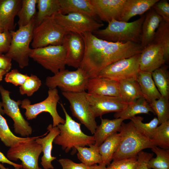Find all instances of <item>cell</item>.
<instances>
[{"mask_svg":"<svg viewBox=\"0 0 169 169\" xmlns=\"http://www.w3.org/2000/svg\"><path fill=\"white\" fill-rule=\"evenodd\" d=\"M85 45L83 60L79 68L89 79L96 77L103 69L119 60L140 53V44L132 42H112L100 39L92 33L81 34Z\"/></svg>","mask_w":169,"mask_h":169,"instance_id":"cell-1","label":"cell"},{"mask_svg":"<svg viewBox=\"0 0 169 169\" xmlns=\"http://www.w3.org/2000/svg\"><path fill=\"white\" fill-rule=\"evenodd\" d=\"M119 132L120 143L113 160L136 157L142 150L157 146L136 128L131 120L127 123L122 122Z\"/></svg>","mask_w":169,"mask_h":169,"instance_id":"cell-2","label":"cell"},{"mask_svg":"<svg viewBox=\"0 0 169 169\" xmlns=\"http://www.w3.org/2000/svg\"><path fill=\"white\" fill-rule=\"evenodd\" d=\"M145 15L128 22L112 20L106 27L93 33L97 38L112 42H132L140 44L141 27Z\"/></svg>","mask_w":169,"mask_h":169,"instance_id":"cell-3","label":"cell"},{"mask_svg":"<svg viewBox=\"0 0 169 169\" xmlns=\"http://www.w3.org/2000/svg\"><path fill=\"white\" fill-rule=\"evenodd\" d=\"M60 105L65 115V122L57 126L60 132L53 142L61 146L62 150L66 153L73 149L74 154L76 151V146L84 147L94 144V136H89L83 132L81 129V124L73 119L62 103Z\"/></svg>","mask_w":169,"mask_h":169,"instance_id":"cell-4","label":"cell"},{"mask_svg":"<svg viewBox=\"0 0 169 169\" xmlns=\"http://www.w3.org/2000/svg\"><path fill=\"white\" fill-rule=\"evenodd\" d=\"M35 26V18L27 25L11 31V42L5 55L16 62L21 69L28 66L32 49L29 45L32 42L33 31Z\"/></svg>","mask_w":169,"mask_h":169,"instance_id":"cell-5","label":"cell"},{"mask_svg":"<svg viewBox=\"0 0 169 169\" xmlns=\"http://www.w3.org/2000/svg\"><path fill=\"white\" fill-rule=\"evenodd\" d=\"M54 14L44 18L33 31V49L62 45L67 32L56 20Z\"/></svg>","mask_w":169,"mask_h":169,"instance_id":"cell-6","label":"cell"},{"mask_svg":"<svg viewBox=\"0 0 169 169\" xmlns=\"http://www.w3.org/2000/svg\"><path fill=\"white\" fill-rule=\"evenodd\" d=\"M42 136L29 137L10 147L7 154V158L11 161L20 160L24 169H42L39 166L38 159L42 148L35 141Z\"/></svg>","mask_w":169,"mask_h":169,"instance_id":"cell-7","label":"cell"},{"mask_svg":"<svg viewBox=\"0 0 169 169\" xmlns=\"http://www.w3.org/2000/svg\"><path fill=\"white\" fill-rule=\"evenodd\" d=\"M89 79L84 71L78 68L74 71L65 69L52 76H48L45 84L49 89L58 87L64 92H79L85 91Z\"/></svg>","mask_w":169,"mask_h":169,"instance_id":"cell-8","label":"cell"},{"mask_svg":"<svg viewBox=\"0 0 169 169\" xmlns=\"http://www.w3.org/2000/svg\"><path fill=\"white\" fill-rule=\"evenodd\" d=\"M59 100L60 97L57 88L49 89L48 96L43 101L31 104L28 99H24L21 101V107L25 110V115L28 120L36 118L42 112L49 113L52 118L53 126L55 127L60 124H64L65 122V120L59 115L57 111V105Z\"/></svg>","mask_w":169,"mask_h":169,"instance_id":"cell-9","label":"cell"},{"mask_svg":"<svg viewBox=\"0 0 169 169\" xmlns=\"http://www.w3.org/2000/svg\"><path fill=\"white\" fill-rule=\"evenodd\" d=\"M29 58L54 74L65 69L66 51L63 45L32 49Z\"/></svg>","mask_w":169,"mask_h":169,"instance_id":"cell-10","label":"cell"},{"mask_svg":"<svg viewBox=\"0 0 169 169\" xmlns=\"http://www.w3.org/2000/svg\"><path fill=\"white\" fill-rule=\"evenodd\" d=\"M140 53L121 59L107 66L96 77L120 82L126 79H136L140 71L139 59Z\"/></svg>","mask_w":169,"mask_h":169,"instance_id":"cell-11","label":"cell"},{"mask_svg":"<svg viewBox=\"0 0 169 169\" xmlns=\"http://www.w3.org/2000/svg\"><path fill=\"white\" fill-rule=\"evenodd\" d=\"M85 91L79 92H62L63 96L70 103L72 115L94 134L97 125L86 97Z\"/></svg>","mask_w":169,"mask_h":169,"instance_id":"cell-12","label":"cell"},{"mask_svg":"<svg viewBox=\"0 0 169 169\" xmlns=\"http://www.w3.org/2000/svg\"><path fill=\"white\" fill-rule=\"evenodd\" d=\"M54 17L67 32L80 35L87 32L93 33L104 25L96 21L94 18L80 13L63 14L59 12L55 14Z\"/></svg>","mask_w":169,"mask_h":169,"instance_id":"cell-13","label":"cell"},{"mask_svg":"<svg viewBox=\"0 0 169 169\" xmlns=\"http://www.w3.org/2000/svg\"><path fill=\"white\" fill-rule=\"evenodd\" d=\"M0 93L4 113L13 120L15 132L24 137L31 134L32 128L24 118L19 108L21 101L18 100L15 101L11 99L10 96V92L5 89L2 85H0Z\"/></svg>","mask_w":169,"mask_h":169,"instance_id":"cell-14","label":"cell"},{"mask_svg":"<svg viewBox=\"0 0 169 169\" xmlns=\"http://www.w3.org/2000/svg\"><path fill=\"white\" fill-rule=\"evenodd\" d=\"M86 97L95 118L112 112L121 111L128 104L120 97L91 94L87 92Z\"/></svg>","mask_w":169,"mask_h":169,"instance_id":"cell-15","label":"cell"},{"mask_svg":"<svg viewBox=\"0 0 169 169\" xmlns=\"http://www.w3.org/2000/svg\"><path fill=\"white\" fill-rule=\"evenodd\" d=\"M62 45L66 51V65L78 68L83 60L85 45L81 35L68 32L64 36Z\"/></svg>","mask_w":169,"mask_h":169,"instance_id":"cell-16","label":"cell"},{"mask_svg":"<svg viewBox=\"0 0 169 169\" xmlns=\"http://www.w3.org/2000/svg\"><path fill=\"white\" fill-rule=\"evenodd\" d=\"M165 63L162 45L151 43L142 49L139 59L140 71L152 73Z\"/></svg>","mask_w":169,"mask_h":169,"instance_id":"cell-17","label":"cell"},{"mask_svg":"<svg viewBox=\"0 0 169 169\" xmlns=\"http://www.w3.org/2000/svg\"><path fill=\"white\" fill-rule=\"evenodd\" d=\"M96 16L108 23L119 21L125 0H90Z\"/></svg>","mask_w":169,"mask_h":169,"instance_id":"cell-18","label":"cell"},{"mask_svg":"<svg viewBox=\"0 0 169 169\" xmlns=\"http://www.w3.org/2000/svg\"><path fill=\"white\" fill-rule=\"evenodd\" d=\"M86 90L89 94L120 97L119 82L96 77L89 79Z\"/></svg>","mask_w":169,"mask_h":169,"instance_id":"cell-19","label":"cell"},{"mask_svg":"<svg viewBox=\"0 0 169 169\" xmlns=\"http://www.w3.org/2000/svg\"><path fill=\"white\" fill-rule=\"evenodd\" d=\"M47 129L49 133L45 136L41 138L39 137L35 141L42 146L43 154L40 163L43 167L44 169H54L52 162L56 157L52 156V144L55 137L59 134L60 131L57 126L53 127L51 124L49 125Z\"/></svg>","mask_w":169,"mask_h":169,"instance_id":"cell-20","label":"cell"},{"mask_svg":"<svg viewBox=\"0 0 169 169\" xmlns=\"http://www.w3.org/2000/svg\"><path fill=\"white\" fill-rule=\"evenodd\" d=\"M21 0H0V25L4 30L13 31L14 19L21 7Z\"/></svg>","mask_w":169,"mask_h":169,"instance_id":"cell-21","label":"cell"},{"mask_svg":"<svg viewBox=\"0 0 169 169\" xmlns=\"http://www.w3.org/2000/svg\"><path fill=\"white\" fill-rule=\"evenodd\" d=\"M162 20L152 8L145 15L141 29L140 45L142 49L152 42L156 30Z\"/></svg>","mask_w":169,"mask_h":169,"instance_id":"cell-22","label":"cell"},{"mask_svg":"<svg viewBox=\"0 0 169 169\" xmlns=\"http://www.w3.org/2000/svg\"><path fill=\"white\" fill-rule=\"evenodd\" d=\"M159 0H125L120 21L128 22L132 17L142 15Z\"/></svg>","mask_w":169,"mask_h":169,"instance_id":"cell-23","label":"cell"},{"mask_svg":"<svg viewBox=\"0 0 169 169\" xmlns=\"http://www.w3.org/2000/svg\"><path fill=\"white\" fill-rule=\"evenodd\" d=\"M59 2L60 12L63 14L78 13L93 18L96 16L90 0H59Z\"/></svg>","mask_w":169,"mask_h":169,"instance_id":"cell-24","label":"cell"},{"mask_svg":"<svg viewBox=\"0 0 169 169\" xmlns=\"http://www.w3.org/2000/svg\"><path fill=\"white\" fill-rule=\"evenodd\" d=\"M100 118L101 124L97 125L93 135L94 144L98 147L110 136L120 131L121 124L124 120L121 118L110 120L103 119L101 117Z\"/></svg>","mask_w":169,"mask_h":169,"instance_id":"cell-25","label":"cell"},{"mask_svg":"<svg viewBox=\"0 0 169 169\" xmlns=\"http://www.w3.org/2000/svg\"><path fill=\"white\" fill-rule=\"evenodd\" d=\"M136 80L139 85L143 97L149 103L161 96L154 83L151 73L140 71Z\"/></svg>","mask_w":169,"mask_h":169,"instance_id":"cell-26","label":"cell"},{"mask_svg":"<svg viewBox=\"0 0 169 169\" xmlns=\"http://www.w3.org/2000/svg\"><path fill=\"white\" fill-rule=\"evenodd\" d=\"M150 112L155 114L149 103L144 97H141L129 103L127 107L121 111L115 113L114 117L124 120L131 119L137 114H149Z\"/></svg>","mask_w":169,"mask_h":169,"instance_id":"cell-27","label":"cell"},{"mask_svg":"<svg viewBox=\"0 0 169 169\" xmlns=\"http://www.w3.org/2000/svg\"><path fill=\"white\" fill-rule=\"evenodd\" d=\"M119 82L120 97L125 102L129 104L143 97L139 85L136 80H124Z\"/></svg>","mask_w":169,"mask_h":169,"instance_id":"cell-28","label":"cell"},{"mask_svg":"<svg viewBox=\"0 0 169 169\" xmlns=\"http://www.w3.org/2000/svg\"><path fill=\"white\" fill-rule=\"evenodd\" d=\"M119 133H115L107 137L98 146L99 153L102 157V163L109 165L112 160L114 153L116 151L120 141Z\"/></svg>","mask_w":169,"mask_h":169,"instance_id":"cell-29","label":"cell"},{"mask_svg":"<svg viewBox=\"0 0 169 169\" xmlns=\"http://www.w3.org/2000/svg\"><path fill=\"white\" fill-rule=\"evenodd\" d=\"M88 146L89 147L78 146L75 147L78 152V159L81 163L88 166L102 163V157L99 153L98 147L94 144Z\"/></svg>","mask_w":169,"mask_h":169,"instance_id":"cell-30","label":"cell"},{"mask_svg":"<svg viewBox=\"0 0 169 169\" xmlns=\"http://www.w3.org/2000/svg\"><path fill=\"white\" fill-rule=\"evenodd\" d=\"M38 11L35 18V26L45 18L60 12L59 0H37Z\"/></svg>","mask_w":169,"mask_h":169,"instance_id":"cell-31","label":"cell"},{"mask_svg":"<svg viewBox=\"0 0 169 169\" xmlns=\"http://www.w3.org/2000/svg\"><path fill=\"white\" fill-rule=\"evenodd\" d=\"M21 7L17 16L19 28L28 24L36 16L37 0H22Z\"/></svg>","mask_w":169,"mask_h":169,"instance_id":"cell-32","label":"cell"},{"mask_svg":"<svg viewBox=\"0 0 169 169\" xmlns=\"http://www.w3.org/2000/svg\"><path fill=\"white\" fill-rule=\"evenodd\" d=\"M154 83L161 96H169V74L166 66H162L151 73Z\"/></svg>","mask_w":169,"mask_h":169,"instance_id":"cell-33","label":"cell"},{"mask_svg":"<svg viewBox=\"0 0 169 169\" xmlns=\"http://www.w3.org/2000/svg\"><path fill=\"white\" fill-rule=\"evenodd\" d=\"M151 43L161 44L164 51L165 62L169 59V23L162 20L156 31Z\"/></svg>","mask_w":169,"mask_h":169,"instance_id":"cell-34","label":"cell"},{"mask_svg":"<svg viewBox=\"0 0 169 169\" xmlns=\"http://www.w3.org/2000/svg\"><path fill=\"white\" fill-rule=\"evenodd\" d=\"M151 151L156 155L155 158H151L147 163L150 169H169V150L155 146Z\"/></svg>","mask_w":169,"mask_h":169,"instance_id":"cell-35","label":"cell"},{"mask_svg":"<svg viewBox=\"0 0 169 169\" xmlns=\"http://www.w3.org/2000/svg\"><path fill=\"white\" fill-rule=\"evenodd\" d=\"M29 137H20L15 136L10 130L6 120L0 113V139L5 146L10 147Z\"/></svg>","mask_w":169,"mask_h":169,"instance_id":"cell-36","label":"cell"},{"mask_svg":"<svg viewBox=\"0 0 169 169\" xmlns=\"http://www.w3.org/2000/svg\"><path fill=\"white\" fill-rule=\"evenodd\" d=\"M149 104L157 116L159 124L169 120V97L161 96Z\"/></svg>","mask_w":169,"mask_h":169,"instance_id":"cell-37","label":"cell"},{"mask_svg":"<svg viewBox=\"0 0 169 169\" xmlns=\"http://www.w3.org/2000/svg\"><path fill=\"white\" fill-rule=\"evenodd\" d=\"M131 120L136 128L146 136L152 140L159 124V120L157 117H155L148 123H143V118L139 116H135Z\"/></svg>","mask_w":169,"mask_h":169,"instance_id":"cell-38","label":"cell"},{"mask_svg":"<svg viewBox=\"0 0 169 169\" xmlns=\"http://www.w3.org/2000/svg\"><path fill=\"white\" fill-rule=\"evenodd\" d=\"M152 140L157 146L164 149L169 148V120L157 127Z\"/></svg>","mask_w":169,"mask_h":169,"instance_id":"cell-39","label":"cell"},{"mask_svg":"<svg viewBox=\"0 0 169 169\" xmlns=\"http://www.w3.org/2000/svg\"><path fill=\"white\" fill-rule=\"evenodd\" d=\"M42 84L40 79L36 75L31 74L19 88L20 94L30 96L37 91Z\"/></svg>","mask_w":169,"mask_h":169,"instance_id":"cell-40","label":"cell"},{"mask_svg":"<svg viewBox=\"0 0 169 169\" xmlns=\"http://www.w3.org/2000/svg\"><path fill=\"white\" fill-rule=\"evenodd\" d=\"M138 164L137 156L113 160L109 165L116 169H136Z\"/></svg>","mask_w":169,"mask_h":169,"instance_id":"cell-41","label":"cell"},{"mask_svg":"<svg viewBox=\"0 0 169 169\" xmlns=\"http://www.w3.org/2000/svg\"><path fill=\"white\" fill-rule=\"evenodd\" d=\"M28 77L27 74L21 73L17 69H14L6 74L4 79L6 82L11 83L15 86H21Z\"/></svg>","mask_w":169,"mask_h":169,"instance_id":"cell-42","label":"cell"},{"mask_svg":"<svg viewBox=\"0 0 169 169\" xmlns=\"http://www.w3.org/2000/svg\"><path fill=\"white\" fill-rule=\"evenodd\" d=\"M152 8L162 18L169 23V3L166 0H159Z\"/></svg>","mask_w":169,"mask_h":169,"instance_id":"cell-43","label":"cell"},{"mask_svg":"<svg viewBox=\"0 0 169 169\" xmlns=\"http://www.w3.org/2000/svg\"><path fill=\"white\" fill-rule=\"evenodd\" d=\"M12 35L11 31L4 30L0 33V54L7 52L10 46Z\"/></svg>","mask_w":169,"mask_h":169,"instance_id":"cell-44","label":"cell"},{"mask_svg":"<svg viewBox=\"0 0 169 169\" xmlns=\"http://www.w3.org/2000/svg\"><path fill=\"white\" fill-rule=\"evenodd\" d=\"M58 161L62 169H88V167L82 163H76L68 158H61Z\"/></svg>","mask_w":169,"mask_h":169,"instance_id":"cell-45","label":"cell"},{"mask_svg":"<svg viewBox=\"0 0 169 169\" xmlns=\"http://www.w3.org/2000/svg\"><path fill=\"white\" fill-rule=\"evenodd\" d=\"M153 155L142 151H140L137 155L138 164L136 169H150L147 166V163Z\"/></svg>","mask_w":169,"mask_h":169,"instance_id":"cell-46","label":"cell"},{"mask_svg":"<svg viewBox=\"0 0 169 169\" xmlns=\"http://www.w3.org/2000/svg\"><path fill=\"white\" fill-rule=\"evenodd\" d=\"M12 60L5 55L0 54V69L8 72L12 67Z\"/></svg>","mask_w":169,"mask_h":169,"instance_id":"cell-47","label":"cell"},{"mask_svg":"<svg viewBox=\"0 0 169 169\" xmlns=\"http://www.w3.org/2000/svg\"><path fill=\"white\" fill-rule=\"evenodd\" d=\"M7 163L13 166L14 168H22L21 164L14 163L9 160L7 157L1 151H0V163Z\"/></svg>","mask_w":169,"mask_h":169,"instance_id":"cell-48","label":"cell"},{"mask_svg":"<svg viewBox=\"0 0 169 169\" xmlns=\"http://www.w3.org/2000/svg\"><path fill=\"white\" fill-rule=\"evenodd\" d=\"M88 169H106V166L102 163L98 165L95 164L88 166Z\"/></svg>","mask_w":169,"mask_h":169,"instance_id":"cell-49","label":"cell"},{"mask_svg":"<svg viewBox=\"0 0 169 169\" xmlns=\"http://www.w3.org/2000/svg\"><path fill=\"white\" fill-rule=\"evenodd\" d=\"M7 73L6 71L0 69V82L2 80L3 76Z\"/></svg>","mask_w":169,"mask_h":169,"instance_id":"cell-50","label":"cell"},{"mask_svg":"<svg viewBox=\"0 0 169 169\" xmlns=\"http://www.w3.org/2000/svg\"><path fill=\"white\" fill-rule=\"evenodd\" d=\"M2 102L0 101V113L2 115L4 114L3 109Z\"/></svg>","mask_w":169,"mask_h":169,"instance_id":"cell-51","label":"cell"},{"mask_svg":"<svg viewBox=\"0 0 169 169\" xmlns=\"http://www.w3.org/2000/svg\"><path fill=\"white\" fill-rule=\"evenodd\" d=\"M0 169H10L8 168L5 167L3 164L0 163ZM14 169H22V168H15Z\"/></svg>","mask_w":169,"mask_h":169,"instance_id":"cell-52","label":"cell"},{"mask_svg":"<svg viewBox=\"0 0 169 169\" xmlns=\"http://www.w3.org/2000/svg\"><path fill=\"white\" fill-rule=\"evenodd\" d=\"M106 169H116L111 166L109 165L108 166L106 167Z\"/></svg>","mask_w":169,"mask_h":169,"instance_id":"cell-53","label":"cell"},{"mask_svg":"<svg viewBox=\"0 0 169 169\" xmlns=\"http://www.w3.org/2000/svg\"><path fill=\"white\" fill-rule=\"evenodd\" d=\"M4 31V30H3V29L2 28V27H1V26L0 25V33L3 32Z\"/></svg>","mask_w":169,"mask_h":169,"instance_id":"cell-54","label":"cell"}]
</instances>
